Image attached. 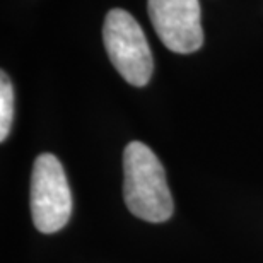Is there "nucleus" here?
<instances>
[{
    "label": "nucleus",
    "instance_id": "1",
    "mask_svg": "<svg viewBox=\"0 0 263 263\" xmlns=\"http://www.w3.org/2000/svg\"><path fill=\"white\" fill-rule=\"evenodd\" d=\"M123 198L132 214L147 222H166L173 215V197L166 171L142 142H130L123 152Z\"/></svg>",
    "mask_w": 263,
    "mask_h": 263
},
{
    "label": "nucleus",
    "instance_id": "2",
    "mask_svg": "<svg viewBox=\"0 0 263 263\" xmlns=\"http://www.w3.org/2000/svg\"><path fill=\"white\" fill-rule=\"evenodd\" d=\"M103 41L113 67L128 84L144 87L151 81L152 51L134 15L123 9L109 10L103 26Z\"/></svg>",
    "mask_w": 263,
    "mask_h": 263
},
{
    "label": "nucleus",
    "instance_id": "3",
    "mask_svg": "<svg viewBox=\"0 0 263 263\" xmlns=\"http://www.w3.org/2000/svg\"><path fill=\"white\" fill-rule=\"evenodd\" d=\"M31 215L36 229L53 234L72 215V192L62 162L45 152L36 157L31 175Z\"/></svg>",
    "mask_w": 263,
    "mask_h": 263
},
{
    "label": "nucleus",
    "instance_id": "4",
    "mask_svg": "<svg viewBox=\"0 0 263 263\" xmlns=\"http://www.w3.org/2000/svg\"><path fill=\"white\" fill-rule=\"evenodd\" d=\"M151 23L166 48L175 53H193L202 48L198 0H149Z\"/></svg>",
    "mask_w": 263,
    "mask_h": 263
},
{
    "label": "nucleus",
    "instance_id": "5",
    "mask_svg": "<svg viewBox=\"0 0 263 263\" xmlns=\"http://www.w3.org/2000/svg\"><path fill=\"white\" fill-rule=\"evenodd\" d=\"M0 140H5L10 134L14 120V89L7 73H0Z\"/></svg>",
    "mask_w": 263,
    "mask_h": 263
}]
</instances>
